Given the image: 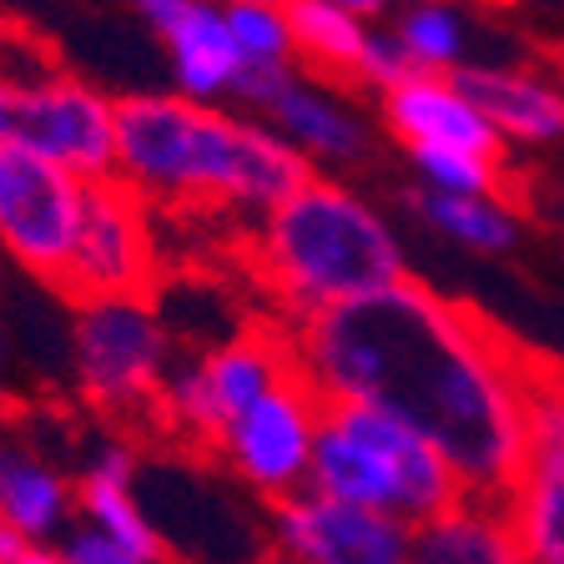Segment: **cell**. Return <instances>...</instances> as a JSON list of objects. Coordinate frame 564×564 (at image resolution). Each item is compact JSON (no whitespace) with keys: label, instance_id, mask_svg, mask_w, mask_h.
I'll return each instance as SVG.
<instances>
[{"label":"cell","instance_id":"30bf717a","mask_svg":"<svg viewBox=\"0 0 564 564\" xmlns=\"http://www.w3.org/2000/svg\"><path fill=\"white\" fill-rule=\"evenodd\" d=\"M76 378L91 399H147L166 368V328L147 297H96L76 307Z\"/></svg>","mask_w":564,"mask_h":564},{"label":"cell","instance_id":"7a4b0ae2","mask_svg":"<svg viewBox=\"0 0 564 564\" xmlns=\"http://www.w3.org/2000/svg\"><path fill=\"white\" fill-rule=\"evenodd\" d=\"M117 176L141 202H227L262 223L313 182L278 131L187 96H121Z\"/></svg>","mask_w":564,"mask_h":564},{"label":"cell","instance_id":"836d02e7","mask_svg":"<svg viewBox=\"0 0 564 564\" xmlns=\"http://www.w3.org/2000/svg\"><path fill=\"white\" fill-rule=\"evenodd\" d=\"M0 348H6V338H0Z\"/></svg>","mask_w":564,"mask_h":564},{"label":"cell","instance_id":"cb8c5ba5","mask_svg":"<svg viewBox=\"0 0 564 564\" xmlns=\"http://www.w3.org/2000/svg\"><path fill=\"white\" fill-rule=\"evenodd\" d=\"M413 166L423 172L429 192L505 202V162H484V156H469V152H444V147H413Z\"/></svg>","mask_w":564,"mask_h":564},{"label":"cell","instance_id":"7402d4cb","mask_svg":"<svg viewBox=\"0 0 564 564\" xmlns=\"http://www.w3.org/2000/svg\"><path fill=\"white\" fill-rule=\"evenodd\" d=\"M393 35L403 41V51L413 56V66L429 70V76L454 70L458 56H464V25H458V15L448 11L444 0H423V6H413Z\"/></svg>","mask_w":564,"mask_h":564},{"label":"cell","instance_id":"d6a6232c","mask_svg":"<svg viewBox=\"0 0 564 564\" xmlns=\"http://www.w3.org/2000/svg\"><path fill=\"white\" fill-rule=\"evenodd\" d=\"M494 6H505V0H494Z\"/></svg>","mask_w":564,"mask_h":564},{"label":"cell","instance_id":"d6986e66","mask_svg":"<svg viewBox=\"0 0 564 564\" xmlns=\"http://www.w3.org/2000/svg\"><path fill=\"white\" fill-rule=\"evenodd\" d=\"M288 25H293V56H303L323 76H364L368 35L364 21L328 0H288Z\"/></svg>","mask_w":564,"mask_h":564},{"label":"cell","instance_id":"4316f807","mask_svg":"<svg viewBox=\"0 0 564 564\" xmlns=\"http://www.w3.org/2000/svg\"><path fill=\"white\" fill-rule=\"evenodd\" d=\"M288 82H293V66H252V70H242V76H237L232 96H242L252 111H262V117H268V106L278 101V91Z\"/></svg>","mask_w":564,"mask_h":564},{"label":"cell","instance_id":"f546056e","mask_svg":"<svg viewBox=\"0 0 564 564\" xmlns=\"http://www.w3.org/2000/svg\"><path fill=\"white\" fill-rule=\"evenodd\" d=\"M328 6H338V11H348V15H358V21H368V15H378V11H388V0H328Z\"/></svg>","mask_w":564,"mask_h":564},{"label":"cell","instance_id":"9c48e42d","mask_svg":"<svg viewBox=\"0 0 564 564\" xmlns=\"http://www.w3.org/2000/svg\"><path fill=\"white\" fill-rule=\"evenodd\" d=\"M147 282H152L147 202L121 176L91 182L82 227H76V242H70L66 272L56 288H66L76 303H96V297H141Z\"/></svg>","mask_w":564,"mask_h":564},{"label":"cell","instance_id":"52a82bcc","mask_svg":"<svg viewBox=\"0 0 564 564\" xmlns=\"http://www.w3.org/2000/svg\"><path fill=\"white\" fill-rule=\"evenodd\" d=\"M317 429H323V399L293 368L268 399L242 409L232 423H223V434L212 438V444L223 448L227 469L247 489L268 494V499L282 505V499H293V494L307 489Z\"/></svg>","mask_w":564,"mask_h":564},{"label":"cell","instance_id":"4dcf8cb0","mask_svg":"<svg viewBox=\"0 0 564 564\" xmlns=\"http://www.w3.org/2000/svg\"><path fill=\"white\" fill-rule=\"evenodd\" d=\"M21 564H70V560H66V554H61V550H51V544H31Z\"/></svg>","mask_w":564,"mask_h":564},{"label":"cell","instance_id":"f1b7e54d","mask_svg":"<svg viewBox=\"0 0 564 564\" xmlns=\"http://www.w3.org/2000/svg\"><path fill=\"white\" fill-rule=\"evenodd\" d=\"M25 550H31V540H25L15 524H6V519H0V564H21Z\"/></svg>","mask_w":564,"mask_h":564},{"label":"cell","instance_id":"ac0fdd59","mask_svg":"<svg viewBox=\"0 0 564 564\" xmlns=\"http://www.w3.org/2000/svg\"><path fill=\"white\" fill-rule=\"evenodd\" d=\"M76 494L51 464L21 454V448H0V519L15 524L31 544H46L61 534L70 519Z\"/></svg>","mask_w":564,"mask_h":564},{"label":"cell","instance_id":"e0dca14e","mask_svg":"<svg viewBox=\"0 0 564 564\" xmlns=\"http://www.w3.org/2000/svg\"><path fill=\"white\" fill-rule=\"evenodd\" d=\"M409 564H524L499 505H458L454 514L413 529Z\"/></svg>","mask_w":564,"mask_h":564},{"label":"cell","instance_id":"3957f363","mask_svg":"<svg viewBox=\"0 0 564 564\" xmlns=\"http://www.w3.org/2000/svg\"><path fill=\"white\" fill-rule=\"evenodd\" d=\"M258 258L268 282L303 317L358 303L409 278L393 227L358 192L323 176H313L262 223Z\"/></svg>","mask_w":564,"mask_h":564},{"label":"cell","instance_id":"603a6c76","mask_svg":"<svg viewBox=\"0 0 564 564\" xmlns=\"http://www.w3.org/2000/svg\"><path fill=\"white\" fill-rule=\"evenodd\" d=\"M227 31L237 41L242 70L252 66H288L293 61V25H288V6H223Z\"/></svg>","mask_w":564,"mask_h":564},{"label":"cell","instance_id":"83f0119b","mask_svg":"<svg viewBox=\"0 0 564 564\" xmlns=\"http://www.w3.org/2000/svg\"><path fill=\"white\" fill-rule=\"evenodd\" d=\"M91 479H106V484H137V458H131V448L121 444H106L101 454L91 458Z\"/></svg>","mask_w":564,"mask_h":564},{"label":"cell","instance_id":"d4e9b609","mask_svg":"<svg viewBox=\"0 0 564 564\" xmlns=\"http://www.w3.org/2000/svg\"><path fill=\"white\" fill-rule=\"evenodd\" d=\"M413 76H423L419 66H413V56L403 51V41L393 31L388 35H368V56H364V82H373L378 91H393V86L413 82Z\"/></svg>","mask_w":564,"mask_h":564},{"label":"cell","instance_id":"484cf974","mask_svg":"<svg viewBox=\"0 0 564 564\" xmlns=\"http://www.w3.org/2000/svg\"><path fill=\"white\" fill-rule=\"evenodd\" d=\"M61 554H66L70 564H147L141 554H131L127 544H117L111 534H101V529H91V524L66 529V544H61Z\"/></svg>","mask_w":564,"mask_h":564},{"label":"cell","instance_id":"9a60e30c","mask_svg":"<svg viewBox=\"0 0 564 564\" xmlns=\"http://www.w3.org/2000/svg\"><path fill=\"white\" fill-rule=\"evenodd\" d=\"M448 82L484 111L505 141H554L564 137V91L529 70L499 66H454Z\"/></svg>","mask_w":564,"mask_h":564},{"label":"cell","instance_id":"2e32d148","mask_svg":"<svg viewBox=\"0 0 564 564\" xmlns=\"http://www.w3.org/2000/svg\"><path fill=\"white\" fill-rule=\"evenodd\" d=\"M278 137L293 147L297 156H323V162H358V152H368V127L343 96H333L328 86L313 82H288L278 91V101L268 106Z\"/></svg>","mask_w":564,"mask_h":564},{"label":"cell","instance_id":"7c38bea8","mask_svg":"<svg viewBox=\"0 0 564 564\" xmlns=\"http://www.w3.org/2000/svg\"><path fill=\"white\" fill-rule=\"evenodd\" d=\"M293 352H282L278 343H262V338H232L223 348L202 358V364L182 368L172 373L166 383V409L182 429L192 434H207L217 438L223 423H232L242 409H252L258 399H268L272 388L282 378L293 373Z\"/></svg>","mask_w":564,"mask_h":564},{"label":"cell","instance_id":"8fae6325","mask_svg":"<svg viewBox=\"0 0 564 564\" xmlns=\"http://www.w3.org/2000/svg\"><path fill=\"white\" fill-rule=\"evenodd\" d=\"M272 540L293 564H409L413 529L303 489L272 509Z\"/></svg>","mask_w":564,"mask_h":564},{"label":"cell","instance_id":"44dd1931","mask_svg":"<svg viewBox=\"0 0 564 564\" xmlns=\"http://www.w3.org/2000/svg\"><path fill=\"white\" fill-rule=\"evenodd\" d=\"M419 212L444 237L479 252H505L514 247V212L499 197H454V192H419Z\"/></svg>","mask_w":564,"mask_h":564},{"label":"cell","instance_id":"5bb4252c","mask_svg":"<svg viewBox=\"0 0 564 564\" xmlns=\"http://www.w3.org/2000/svg\"><path fill=\"white\" fill-rule=\"evenodd\" d=\"M383 121L399 141L413 147H444V152H469L484 162H505V137L484 121V111L458 91L448 76H413V82L383 91Z\"/></svg>","mask_w":564,"mask_h":564},{"label":"cell","instance_id":"277c9868","mask_svg":"<svg viewBox=\"0 0 564 564\" xmlns=\"http://www.w3.org/2000/svg\"><path fill=\"white\" fill-rule=\"evenodd\" d=\"M307 489L423 529L469 505V489L419 429L368 403H323Z\"/></svg>","mask_w":564,"mask_h":564},{"label":"cell","instance_id":"4fadbf2b","mask_svg":"<svg viewBox=\"0 0 564 564\" xmlns=\"http://www.w3.org/2000/svg\"><path fill=\"white\" fill-rule=\"evenodd\" d=\"M137 11L166 41L176 96L207 106L237 86L242 56H237V41L227 31V11L217 0H137Z\"/></svg>","mask_w":564,"mask_h":564},{"label":"cell","instance_id":"1f68e13d","mask_svg":"<svg viewBox=\"0 0 564 564\" xmlns=\"http://www.w3.org/2000/svg\"><path fill=\"white\" fill-rule=\"evenodd\" d=\"M223 6H288V0H223Z\"/></svg>","mask_w":564,"mask_h":564},{"label":"cell","instance_id":"ffe728a7","mask_svg":"<svg viewBox=\"0 0 564 564\" xmlns=\"http://www.w3.org/2000/svg\"><path fill=\"white\" fill-rule=\"evenodd\" d=\"M76 505H82L86 524L101 529V534H111L117 544H127V550L141 554L147 564H156L166 554L152 514H147V505H141L137 484H106V479H91V474H86L82 489H76Z\"/></svg>","mask_w":564,"mask_h":564},{"label":"cell","instance_id":"ba28073f","mask_svg":"<svg viewBox=\"0 0 564 564\" xmlns=\"http://www.w3.org/2000/svg\"><path fill=\"white\" fill-rule=\"evenodd\" d=\"M86 187L91 182L70 176L66 166L0 141V247L21 268L61 282L82 227Z\"/></svg>","mask_w":564,"mask_h":564},{"label":"cell","instance_id":"5b68a950","mask_svg":"<svg viewBox=\"0 0 564 564\" xmlns=\"http://www.w3.org/2000/svg\"><path fill=\"white\" fill-rule=\"evenodd\" d=\"M524 378V458L505 494V524L524 564H564V364L529 352Z\"/></svg>","mask_w":564,"mask_h":564},{"label":"cell","instance_id":"6da1fadb","mask_svg":"<svg viewBox=\"0 0 564 564\" xmlns=\"http://www.w3.org/2000/svg\"><path fill=\"white\" fill-rule=\"evenodd\" d=\"M519 348L474 307L403 278L383 293L303 317L293 364L323 403H368L419 429L469 499L499 505L524 458Z\"/></svg>","mask_w":564,"mask_h":564},{"label":"cell","instance_id":"8992f818","mask_svg":"<svg viewBox=\"0 0 564 564\" xmlns=\"http://www.w3.org/2000/svg\"><path fill=\"white\" fill-rule=\"evenodd\" d=\"M0 141L66 166L82 182H106L117 176V101L76 76L0 82Z\"/></svg>","mask_w":564,"mask_h":564}]
</instances>
